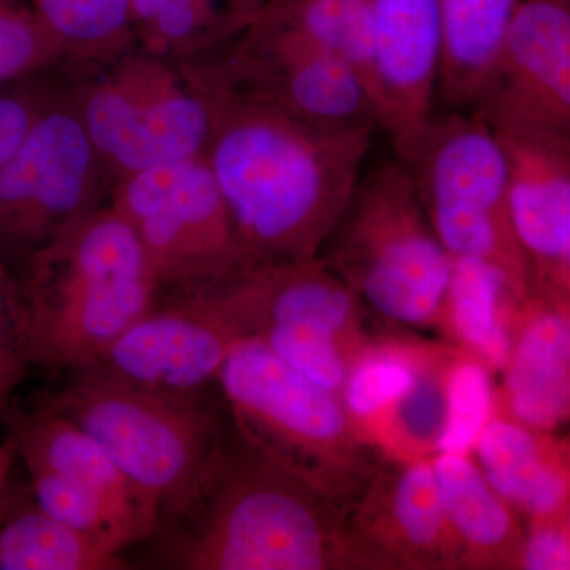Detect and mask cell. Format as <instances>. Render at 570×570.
<instances>
[{"instance_id": "cell-25", "label": "cell", "mask_w": 570, "mask_h": 570, "mask_svg": "<svg viewBox=\"0 0 570 570\" xmlns=\"http://www.w3.org/2000/svg\"><path fill=\"white\" fill-rule=\"evenodd\" d=\"M439 344L409 336L371 335L352 360L340 400L365 444L379 419L417 382Z\"/></svg>"}, {"instance_id": "cell-12", "label": "cell", "mask_w": 570, "mask_h": 570, "mask_svg": "<svg viewBox=\"0 0 570 570\" xmlns=\"http://www.w3.org/2000/svg\"><path fill=\"white\" fill-rule=\"evenodd\" d=\"M197 63L228 91L249 94L317 122H376L365 82L347 62L253 24Z\"/></svg>"}, {"instance_id": "cell-32", "label": "cell", "mask_w": 570, "mask_h": 570, "mask_svg": "<svg viewBox=\"0 0 570 570\" xmlns=\"http://www.w3.org/2000/svg\"><path fill=\"white\" fill-rule=\"evenodd\" d=\"M67 67L62 45L22 3L0 7V86Z\"/></svg>"}, {"instance_id": "cell-31", "label": "cell", "mask_w": 570, "mask_h": 570, "mask_svg": "<svg viewBox=\"0 0 570 570\" xmlns=\"http://www.w3.org/2000/svg\"><path fill=\"white\" fill-rule=\"evenodd\" d=\"M254 337L322 389L341 395L354 352L335 336L298 325L261 326Z\"/></svg>"}, {"instance_id": "cell-8", "label": "cell", "mask_w": 570, "mask_h": 570, "mask_svg": "<svg viewBox=\"0 0 570 570\" xmlns=\"http://www.w3.org/2000/svg\"><path fill=\"white\" fill-rule=\"evenodd\" d=\"M407 167L444 249L497 266L524 302L531 268L510 216L504 153L489 124L474 112L436 115Z\"/></svg>"}, {"instance_id": "cell-13", "label": "cell", "mask_w": 570, "mask_h": 570, "mask_svg": "<svg viewBox=\"0 0 570 570\" xmlns=\"http://www.w3.org/2000/svg\"><path fill=\"white\" fill-rule=\"evenodd\" d=\"M493 130L570 135V0H520L471 111Z\"/></svg>"}, {"instance_id": "cell-4", "label": "cell", "mask_w": 570, "mask_h": 570, "mask_svg": "<svg viewBox=\"0 0 570 570\" xmlns=\"http://www.w3.org/2000/svg\"><path fill=\"white\" fill-rule=\"evenodd\" d=\"M247 444L348 510L382 456L356 436L340 396L273 354L239 341L216 379Z\"/></svg>"}, {"instance_id": "cell-35", "label": "cell", "mask_w": 570, "mask_h": 570, "mask_svg": "<svg viewBox=\"0 0 570 570\" xmlns=\"http://www.w3.org/2000/svg\"><path fill=\"white\" fill-rule=\"evenodd\" d=\"M569 569L570 510L527 519L521 570Z\"/></svg>"}, {"instance_id": "cell-5", "label": "cell", "mask_w": 570, "mask_h": 570, "mask_svg": "<svg viewBox=\"0 0 570 570\" xmlns=\"http://www.w3.org/2000/svg\"><path fill=\"white\" fill-rule=\"evenodd\" d=\"M318 257L384 321L438 328L453 258L401 160L360 179Z\"/></svg>"}, {"instance_id": "cell-22", "label": "cell", "mask_w": 570, "mask_h": 570, "mask_svg": "<svg viewBox=\"0 0 570 570\" xmlns=\"http://www.w3.org/2000/svg\"><path fill=\"white\" fill-rule=\"evenodd\" d=\"M135 43L190 63L224 50L253 24L265 0H130Z\"/></svg>"}, {"instance_id": "cell-23", "label": "cell", "mask_w": 570, "mask_h": 570, "mask_svg": "<svg viewBox=\"0 0 570 570\" xmlns=\"http://www.w3.org/2000/svg\"><path fill=\"white\" fill-rule=\"evenodd\" d=\"M519 303L497 266L479 258H453L438 330L450 346L474 355L491 373H502Z\"/></svg>"}, {"instance_id": "cell-14", "label": "cell", "mask_w": 570, "mask_h": 570, "mask_svg": "<svg viewBox=\"0 0 570 570\" xmlns=\"http://www.w3.org/2000/svg\"><path fill=\"white\" fill-rule=\"evenodd\" d=\"M371 104L397 160L411 164L436 118L439 0H371Z\"/></svg>"}, {"instance_id": "cell-19", "label": "cell", "mask_w": 570, "mask_h": 570, "mask_svg": "<svg viewBox=\"0 0 570 570\" xmlns=\"http://www.w3.org/2000/svg\"><path fill=\"white\" fill-rule=\"evenodd\" d=\"M478 466L524 520L570 510L568 439L493 415L474 445Z\"/></svg>"}, {"instance_id": "cell-28", "label": "cell", "mask_w": 570, "mask_h": 570, "mask_svg": "<svg viewBox=\"0 0 570 570\" xmlns=\"http://www.w3.org/2000/svg\"><path fill=\"white\" fill-rule=\"evenodd\" d=\"M452 346L438 351L420 371L417 382L379 419L366 442L382 459L415 461L438 455L444 425V370Z\"/></svg>"}, {"instance_id": "cell-34", "label": "cell", "mask_w": 570, "mask_h": 570, "mask_svg": "<svg viewBox=\"0 0 570 570\" xmlns=\"http://www.w3.org/2000/svg\"><path fill=\"white\" fill-rule=\"evenodd\" d=\"M33 80L0 86V168L18 151L50 102L52 92Z\"/></svg>"}, {"instance_id": "cell-20", "label": "cell", "mask_w": 570, "mask_h": 570, "mask_svg": "<svg viewBox=\"0 0 570 570\" xmlns=\"http://www.w3.org/2000/svg\"><path fill=\"white\" fill-rule=\"evenodd\" d=\"M433 468L463 570H521L524 528L478 463L469 455L438 453Z\"/></svg>"}, {"instance_id": "cell-18", "label": "cell", "mask_w": 570, "mask_h": 570, "mask_svg": "<svg viewBox=\"0 0 570 570\" xmlns=\"http://www.w3.org/2000/svg\"><path fill=\"white\" fill-rule=\"evenodd\" d=\"M2 412L26 468L45 469L92 491L126 517L142 540L151 538L163 513L159 501L137 485L88 431L48 406L22 414L9 404Z\"/></svg>"}, {"instance_id": "cell-27", "label": "cell", "mask_w": 570, "mask_h": 570, "mask_svg": "<svg viewBox=\"0 0 570 570\" xmlns=\"http://www.w3.org/2000/svg\"><path fill=\"white\" fill-rule=\"evenodd\" d=\"M32 13L62 45L67 67L86 69L135 45L130 0H31Z\"/></svg>"}, {"instance_id": "cell-26", "label": "cell", "mask_w": 570, "mask_h": 570, "mask_svg": "<svg viewBox=\"0 0 570 570\" xmlns=\"http://www.w3.org/2000/svg\"><path fill=\"white\" fill-rule=\"evenodd\" d=\"M121 554L71 530L33 505L0 528V570H122Z\"/></svg>"}, {"instance_id": "cell-11", "label": "cell", "mask_w": 570, "mask_h": 570, "mask_svg": "<svg viewBox=\"0 0 570 570\" xmlns=\"http://www.w3.org/2000/svg\"><path fill=\"white\" fill-rule=\"evenodd\" d=\"M249 336L245 276L205 294L157 299L91 367L138 387L197 395L216 382L236 344Z\"/></svg>"}, {"instance_id": "cell-2", "label": "cell", "mask_w": 570, "mask_h": 570, "mask_svg": "<svg viewBox=\"0 0 570 570\" xmlns=\"http://www.w3.org/2000/svg\"><path fill=\"white\" fill-rule=\"evenodd\" d=\"M175 539L170 564L187 570H392L356 532L347 510L266 459L220 436Z\"/></svg>"}, {"instance_id": "cell-7", "label": "cell", "mask_w": 570, "mask_h": 570, "mask_svg": "<svg viewBox=\"0 0 570 570\" xmlns=\"http://www.w3.org/2000/svg\"><path fill=\"white\" fill-rule=\"evenodd\" d=\"M48 407L88 431L163 512L178 517L197 498L223 436L204 393L157 392L94 367L78 371Z\"/></svg>"}, {"instance_id": "cell-10", "label": "cell", "mask_w": 570, "mask_h": 570, "mask_svg": "<svg viewBox=\"0 0 570 570\" xmlns=\"http://www.w3.org/2000/svg\"><path fill=\"white\" fill-rule=\"evenodd\" d=\"M112 184L69 92H52L0 168V257L17 273L32 254L107 204Z\"/></svg>"}, {"instance_id": "cell-9", "label": "cell", "mask_w": 570, "mask_h": 570, "mask_svg": "<svg viewBox=\"0 0 570 570\" xmlns=\"http://www.w3.org/2000/svg\"><path fill=\"white\" fill-rule=\"evenodd\" d=\"M108 202L137 236L160 298L217 291L257 269L204 156L124 176Z\"/></svg>"}, {"instance_id": "cell-1", "label": "cell", "mask_w": 570, "mask_h": 570, "mask_svg": "<svg viewBox=\"0 0 570 570\" xmlns=\"http://www.w3.org/2000/svg\"><path fill=\"white\" fill-rule=\"evenodd\" d=\"M216 94L204 154L255 268L318 257L362 179L377 124L317 122L234 92Z\"/></svg>"}, {"instance_id": "cell-29", "label": "cell", "mask_w": 570, "mask_h": 570, "mask_svg": "<svg viewBox=\"0 0 570 570\" xmlns=\"http://www.w3.org/2000/svg\"><path fill=\"white\" fill-rule=\"evenodd\" d=\"M37 508L111 553L140 542L132 523L92 491L45 469H28Z\"/></svg>"}, {"instance_id": "cell-21", "label": "cell", "mask_w": 570, "mask_h": 570, "mask_svg": "<svg viewBox=\"0 0 570 570\" xmlns=\"http://www.w3.org/2000/svg\"><path fill=\"white\" fill-rule=\"evenodd\" d=\"M520 0H439L441 58L438 102L471 111L501 52Z\"/></svg>"}, {"instance_id": "cell-36", "label": "cell", "mask_w": 570, "mask_h": 570, "mask_svg": "<svg viewBox=\"0 0 570 570\" xmlns=\"http://www.w3.org/2000/svg\"><path fill=\"white\" fill-rule=\"evenodd\" d=\"M11 3H18V0H0V7L11 6Z\"/></svg>"}, {"instance_id": "cell-3", "label": "cell", "mask_w": 570, "mask_h": 570, "mask_svg": "<svg viewBox=\"0 0 570 570\" xmlns=\"http://www.w3.org/2000/svg\"><path fill=\"white\" fill-rule=\"evenodd\" d=\"M31 366L85 371L156 305V281L110 202L17 269Z\"/></svg>"}, {"instance_id": "cell-6", "label": "cell", "mask_w": 570, "mask_h": 570, "mask_svg": "<svg viewBox=\"0 0 570 570\" xmlns=\"http://www.w3.org/2000/svg\"><path fill=\"white\" fill-rule=\"evenodd\" d=\"M69 92L112 181L204 156L216 94L190 63L130 47L77 70Z\"/></svg>"}, {"instance_id": "cell-15", "label": "cell", "mask_w": 570, "mask_h": 570, "mask_svg": "<svg viewBox=\"0 0 570 570\" xmlns=\"http://www.w3.org/2000/svg\"><path fill=\"white\" fill-rule=\"evenodd\" d=\"M493 132L508 165L510 216L532 292L570 302V135Z\"/></svg>"}, {"instance_id": "cell-17", "label": "cell", "mask_w": 570, "mask_h": 570, "mask_svg": "<svg viewBox=\"0 0 570 570\" xmlns=\"http://www.w3.org/2000/svg\"><path fill=\"white\" fill-rule=\"evenodd\" d=\"M494 389V414L554 431L570 414V302L531 292L510 328V354Z\"/></svg>"}, {"instance_id": "cell-30", "label": "cell", "mask_w": 570, "mask_h": 570, "mask_svg": "<svg viewBox=\"0 0 570 570\" xmlns=\"http://www.w3.org/2000/svg\"><path fill=\"white\" fill-rule=\"evenodd\" d=\"M491 370L474 355L452 346L444 370V425L438 453L469 455L494 414Z\"/></svg>"}, {"instance_id": "cell-33", "label": "cell", "mask_w": 570, "mask_h": 570, "mask_svg": "<svg viewBox=\"0 0 570 570\" xmlns=\"http://www.w3.org/2000/svg\"><path fill=\"white\" fill-rule=\"evenodd\" d=\"M31 367L17 273L0 257V412Z\"/></svg>"}, {"instance_id": "cell-16", "label": "cell", "mask_w": 570, "mask_h": 570, "mask_svg": "<svg viewBox=\"0 0 570 570\" xmlns=\"http://www.w3.org/2000/svg\"><path fill=\"white\" fill-rule=\"evenodd\" d=\"M347 515L392 570L463 569L433 459H382Z\"/></svg>"}, {"instance_id": "cell-24", "label": "cell", "mask_w": 570, "mask_h": 570, "mask_svg": "<svg viewBox=\"0 0 570 570\" xmlns=\"http://www.w3.org/2000/svg\"><path fill=\"white\" fill-rule=\"evenodd\" d=\"M254 21L343 59L365 82L371 99V0H265Z\"/></svg>"}]
</instances>
